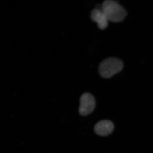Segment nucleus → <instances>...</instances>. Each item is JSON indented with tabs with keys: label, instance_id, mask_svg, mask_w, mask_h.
I'll use <instances>...</instances> for the list:
<instances>
[{
	"label": "nucleus",
	"instance_id": "obj_2",
	"mask_svg": "<svg viewBox=\"0 0 153 153\" xmlns=\"http://www.w3.org/2000/svg\"><path fill=\"white\" fill-rule=\"evenodd\" d=\"M123 66V62L120 59L116 57H108L100 63L99 71L102 77L109 78L121 71Z\"/></svg>",
	"mask_w": 153,
	"mask_h": 153
},
{
	"label": "nucleus",
	"instance_id": "obj_1",
	"mask_svg": "<svg viewBox=\"0 0 153 153\" xmlns=\"http://www.w3.org/2000/svg\"><path fill=\"white\" fill-rule=\"evenodd\" d=\"M101 10L108 21L113 22H122L127 15V11L123 7L117 2L112 0L103 2Z\"/></svg>",
	"mask_w": 153,
	"mask_h": 153
},
{
	"label": "nucleus",
	"instance_id": "obj_3",
	"mask_svg": "<svg viewBox=\"0 0 153 153\" xmlns=\"http://www.w3.org/2000/svg\"><path fill=\"white\" fill-rule=\"evenodd\" d=\"M79 112L83 116H87L94 110L95 107L94 97L90 94L84 93L80 98Z\"/></svg>",
	"mask_w": 153,
	"mask_h": 153
},
{
	"label": "nucleus",
	"instance_id": "obj_4",
	"mask_svg": "<svg viewBox=\"0 0 153 153\" xmlns=\"http://www.w3.org/2000/svg\"><path fill=\"white\" fill-rule=\"evenodd\" d=\"M114 126L110 120H101L95 124L94 130L97 135L101 136H106L111 133L114 131Z\"/></svg>",
	"mask_w": 153,
	"mask_h": 153
},
{
	"label": "nucleus",
	"instance_id": "obj_5",
	"mask_svg": "<svg viewBox=\"0 0 153 153\" xmlns=\"http://www.w3.org/2000/svg\"><path fill=\"white\" fill-rule=\"evenodd\" d=\"M91 18L97 23V26L101 30H105L108 26V21L101 9H93L91 13Z\"/></svg>",
	"mask_w": 153,
	"mask_h": 153
}]
</instances>
